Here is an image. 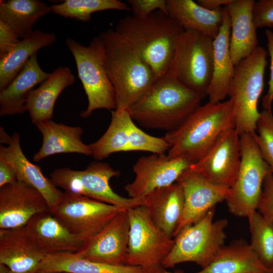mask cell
I'll return each instance as SVG.
<instances>
[{"mask_svg":"<svg viewBox=\"0 0 273 273\" xmlns=\"http://www.w3.org/2000/svg\"><path fill=\"white\" fill-rule=\"evenodd\" d=\"M114 30L152 69L157 79L169 70L185 31L160 10L142 19L127 15L119 21Z\"/></svg>","mask_w":273,"mask_h":273,"instance_id":"6da1fadb","label":"cell"},{"mask_svg":"<svg viewBox=\"0 0 273 273\" xmlns=\"http://www.w3.org/2000/svg\"><path fill=\"white\" fill-rule=\"evenodd\" d=\"M204 97L182 84L169 70L127 111L141 126L169 132L200 106Z\"/></svg>","mask_w":273,"mask_h":273,"instance_id":"7a4b0ae2","label":"cell"},{"mask_svg":"<svg viewBox=\"0 0 273 273\" xmlns=\"http://www.w3.org/2000/svg\"><path fill=\"white\" fill-rule=\"evenodd\" d=\"M233 127L232 100L208 102L197 107L177 128L163 136L170 146L167 155L195 163L225 131Z\"/></svg>","mask_w":273,"mask_h":273,"instance_id":"3957f363","label":"cell"},{"mask_svg":"<svg viewBox=\"0 0 273 273\" xmlns=\"http://www.w3.org/2000/svg\"><path fill=\"white\" fill-rule=\"evenodd\" d=\"M99 36L103 43L106 70L115 91L116 109L127 110L143 96L156 77L114 29Z\"/></svg>","mask_w":273,"mask_h":273,"instance_id":"277c9868","label":"cell"},{"mask_svg":"<svg viewBox=\"0 0 273 273\" xmlns=\"http://www.w3.org/2000/svg\"><path fill=\"white\" fill-rule=\"evenodd\" d=\"M267 51L258 47L235 66L229 97L233 101L235 128L239 135L253 133L260 116L258 103L264 87Z\"/></svg>","mask_w":273,"mask_h":273,"instance_id":"5b68a950","label":"cell"},{"mask_svg":"<svg viewBox=\"0 0 273 273\" xmlns=\"http://www.w3.org/2000/svg\"><path fill=\"white\" fill-rule=\"evenodd\" d=\"M215 208L199 221L184 226L174 239V244L162 265L165 269L187 262L202 268L207 266L224 245L228 225L226 219L214 220Z\"/></svg>","mask_w":273,"mask_h":273,"instance_id":"8992f818","label":"cell"},{"mask_svg":"<svg viewBox=\"0 0 273 273\" xmlns=\"http://www.w3.org/2000/svg\"><path fill=\"white\" fill-rule=\"evenodd\" d=\"M65 42L74 57L78 77L87 98V108L80 116L87 118L99 109L115 110V91L105 67L104 49L100 37H95L88 46L71 38H67Z\"/></svg>","mask_w":273,"mask_h":273,"instance_id":"52a82bcc","label":"cell"},{"mask_svg":"<svg viewBox=\"0 0 273 273\" xmlns=\"http://www.w3.org/2000/svg\"><path fill=\"white\" fill-rule=\"evenodd\" d=\"M240 142V165L225 201L232 214L248 218L257 210L264 179L271 171L252 133L241 135Z\"/></svg>","mask_w":273,"mask_h":273,"instance_id":"ba28073f","label":"cell"},{"mask_svg":"<svg viewBox=\"0 0 273 273\" xmlns=\"http://www.w3.org/2000/svg\"><path fill=\"white\" fill-rule=\"evenodd\" d=\"M119 175L120 172L108 163L95 161L82 170L68 167L56 169L50 177L57 187L68 193L87 197L126 210L143 205L144 197L126 198L113 191L110 179Z\"/></svg>","mask_w":273,"mask_h":273,"instance_id":"9c48e42d","label":"cell"},{"mask_svg":"<svg viewBox=\"0 0 273 273\" xmlns=\"http://www.w3.org/2000/svg\"><path fill=\"white\" fill-rule=\"evenodd\" d=\"M127 210L129 233L126 264L140 267L145 273H163L162 263L172 248L174 239L153 222L143 205Z\"/></svg>","mask_w":273,"mask_h":273,"instance_id":"30bf717a","label":"cell"},{"mask_svg":"<svg viewBox=\"0 0 273 273\" xmlns=\"http://www.w3.org/2000/svg\"><path fill=\"white\" fill-rule=\"evenodd\" d=\"M213 62V39L198 31L185 30L169 70L182 84L205 96Z\"/></svg>","mask_w":273,"mask_h":273,"instance_id":"8fae6325","label":"cell"},{"mask_svg":"<svg viewBox=\"0 0 273 273\" xmlns=\"http://www.w3.org/2000/svg\"><path fill=\"white\" fill-rule=\"evenodd\" d=\"M124 210L126 209L64 192L60 202L51 213L72 232L87 240Z\"/></svg>","mask_w":273,"mask_h":273,"instance_id":"7c38bea8","label":"cell"},{"mask_svg":"<svg viewBox=\"0 0 273 273\" xmlns=\"http://www.w3.org/2000/svg\"><path fill=\"white\" fill-rule=\"evenodd\" d=\"M240 162V135L233 127L225 131L207 153L189 168L214 184L230 188Z\"/></svg>","mask_w":273,"mask_h":273,"instance_id":"4fadbf2b","label":"cell"},{"mask_svg":"<svg viewBox=\"0 0 273 273\" xmlns=\"http://www.w3.org/2000/svg\"><path fill=\"white\" fill-rule=\"evenodd\" d=\"M191 164L185 158H170L165 154L142 156L133 165V180L124 189L129 198H144L156 189L174 184Z\"/></svg>","mask_w":273,"mask_h":273,"instance_id":"5bb4252c","label":"cell"},{"mask_svg":"<svg viewBox=\"0 0 273 273\" xmlns=\"http://www.w3.org/2000/svg\"><path fill=\"white\" fill-rule=\"evenodd\" d=\"M129 233L127 210L118 213L101 231L86 240L78 252L79 257L89 261L126 264Z\"/></svg>","mask_w":273,"mask_h":273,"instance_id":"9a60e30c","label":"cell"},{"mask_svg":"<svg viewBox=\"0 0 273 273\" xmlns=\"http://www.w3.org/2000/svg\"><path fill=\"white\" fill-rule=\"evenodd\" d=\"M182 187L184 210L174 237L181 229L201 219L215 206L229 196L230 188L214 184L189 167L176 181Z\"/></svg>","mask_w":273,"mask_h":273,"instance_id":"2e32d148","label":"cell"},{"mask_svg":"<svg viewBox=\"0 0 273 273\" xmlns=\"http://www.w3.org/2000/svg\"><path fill=\"white\" fill-rule=\"evenodd\" d=\"M48 212L44 197L26 183L17 180L0 187V229L24 226L34 216Z\"/></svg>","mask_w":273,"mask_h":273,"instance_id":"e0dca14e","label":"cell"},{"mask_svg":"<svg viewBox=\"0 0 273 273\" xmlns=\"http://www.w3.org/2000/svg\"><path fill=\"white\" fill-rule=\"evenodd\" d=\"M25 227L34 242L47 255L78 252L86 240L70 231L50 212L34 216Z\"/></svg>","mask_w":273,"mask_h":273,"instance_id":"ac0fdd59","label":"cell"},{"mask_svg":"<svg viewBox=\"0 0 273 273\" xmlns=\"http://www.w3.org/2000/svg\"><path fill=\"white\" fill-rule=\"evenodd\" d=\"M0 159L13 167L18 180L26 183L41 194L48 204L51 213L54 211L63 192L43 174L39 166L27 158L21 149L20 135L17 132L11 136L7 146L1 145Z\"/></svg>","mask_w":273,"mask_h":273,"instance_id":"d6986e66","label":"cell"},{"mask_svg":"<svg viewBox=\"0 0 273 273\" xmlns=\"http://www.w3.org/2000/svg\"><path fill=\"white\" fill-rule=\"evenodd\" d=\"M47 255L34 242L25 226L0 229V263L12 273H33Z\"/></svg>","mask_w":273,"mask_h":273,"instance_id":"ffe728a7","label":"cell"},{"mask_svg":"<svg viewBox=\"0 0 273 273\" xmlns=\"http://www.w3.org/2000/svg\"><path fill=\"white\" fill-rule=\"evenodd\" d=\"M223 10L222 24L213 40V71L205 93L209 102L214 103L224 101L229 96L235 68L230 52L231 22L227 6Z\"/></svg>","mask_w":273,"mask_h":273,"instance_id":"44dd1931","label":"cell"},{"mask_svg":"<svg viewBox=\"0 0 273 273\" xmlns=\"http://www.w3.org/2000/svg\"><path fill=\"white\" fill-rule=\"evenodd\" d=\"M143 206L153 222L170 238L174 237L184 210V195L177 182L144 197Z\"/></svg>","mask_w":273,"mask_h":273,"instance_id":"7402d4cb","label":"cell"},{"mask_svg":"<svg viewBox=\"0 0 273 273\" xmlns=\"http://www.w3.org/2000/svg\"><path fill=\"white\" fill-rule=\"evenodd\" d=\"M253 0H233L228 6L231 22L230 52L235 66L258 47L253 19Z\"/></svg>","mask_w":273,"mask_h":273,"instance_id":"603a6c76","label":"cell"},{"mask_svg":"<svg viewBox=\"0 0 273 273\" xmlns=\"http://www.w3.org/2000/svg\"><path fill=\"white\" fill-rule=\"evenodd\" d=\"M42 138L41 146L33 156L38 162L54 154L78 153L91 156L89 145L81 140L83 130L79 126H71L57 123L52 119L36 124Z\"/></svg>","mask_w":273,"mask_h":273,"instance_id":"cb8c5ba5","label":"cell"},{"mask_svg":"<svg viewBox=\"0 0 273 273\" xmlns=\"http://www.w3.org/2000/svg\"><path fill=\"white\" fill-rule=\"evenodd\" d=\"M75 78L67 67H59L48 78L29 94L26 109L31 121L36 124L53 117L56 102L65 88L72 85Z\"/></svg>","mask_w":273,"mask_h":273,"instance_id":"d4e9b609","label":"cell"},{"mask_svg":"<svg viewBox=\"0 0 273 273\" xmlns=\"http://www.w3.org/2000/svg\"><path fill=\"white\" fill-rule=\"evenodd\" d=\"M50 73L40 68L37 53L32 55L7 88L0 92V116L23 114L30 92L47 79Z\"/></svg>","mask_w":273,"mask_h":273,"instance_id":"484cf974","label":"cell"},{"mask_svg":"<svg viewBox=\"0 0 273 273\" xmlns=\"http://www.w3.org/2000/svg\"><path fill=\"white\" fill-rule=\"evenodd\" d=\"M223 7L210 11L192 0H167V14L181 27L198 31L213 40L222 24Z\"/></svg>","mask_w":273,"mask_h":273,"instance_id":"4316f807","label":"cell"},{"mask_svg":"<svg viewBox=\"0 0 273 273\" xmlns=\"http://www.w3.org/2000/svg\"><path fill=\"white\" fill-rule=\"evenodd\" d=\"M250 247L243 240L223 245L211 262L194 273H270Z\"/></svg>","mask_w":273,"mask_h":273,"instance_id":"83f0119b","label":"cell"},{"mask_svg":"<svg viewBox=\"0 0 273 273\" xmlns=\"http://www.w3.org/2000/svg\"><path fill=\"white\" fill-rule=\"evenodd\" d=\"M56 41L55 33H45L40 30H33L29 35L20 40L0 59V92L8 87L32 55Z\"/></svg>","mask_w":273,"mask_h":273,"instance_id":"f1b7e54d","label":"cell"},{"mask_svg":"<svg viewBox=\"0 0 273 273\" xmlns=\"http://www.w3.org/2000/svg\"><path fill=\"white\" fill-rule=\"evenodd\" d=\"M38 271L65 273H145L139 266L92 261L79 257L75 252H70L47 254Z\"/></svg>","mask_w":273,"mask_h":273,"instance_id":"f546056e","label":"cell"},{"mask_svg":"<svg viewBox=\"0 0 273 273\" xmlns=\"http://www.w3.org/2000/svg\"><path fill=\"white\" fill-rule=\"evenodd\" d=\"M51 11V6L39 0L0 1V20L22 39L32 32L41 17Z\"/></svg>","mask_w":273,"mask_h":273,"instance_id":"4dcf8cb0","label":"cell"},{"mask_svg":"<svg viewBox=\"0 0 273 273\" xmlns=\"http://www.w3.org/2000/svg\"><path fill=\"white\" fill-rule=\"evenodd\" d=\"M111 113V122L105 132L89 145L91 156L97 160L114 153L129 151L128 126L132 118L126 109H115Z\"/></svg>","mask_w":273,"mask_h":273,"instance_id":"1f68e13d","label":"cell"},{"mask_svg":"<svg viewBox=\"0 0 273 273\" xmlns=\"http://www.w3.org/2000/svg\"><path fill=\"white\" fill-rule=\"evenodd\" d=\"M52 11L65 18L89 22L95 12L114 10L130 11L126 3L119 0H65L51 6Z\"/></svg>","mask_w":273,"mask_h":273,"instance_id":"d6a6232c","label":"cell"},{"mask_svg":"<svg viewBox=\"0 0 273 273\" xmlns=\"http://www.w3.org/2000/svg\"><path fill=\"white\" fill-rule=\"evenodd\" d=\"M248 220L251 234L249 245L261 263L270 270L273 266V222L257 210Z\"/></svg>","mask_w":273,"mask_h":273,"instance_id":"836d02e7","label":"cell"},{"mask_svg":"<svg viewBox=\"0 0 273 273\" xmlns=\"http://www.w3.org/2000/svg\"><path fill=\"white\" fill-rule=\"evenodd\" d=\"M256 131L257 133L252 134L273 174V114L271 110H263L260 112Z\"/></svg>","mask_w":273,"mask_h":273,"instance_id":"e575fe53","label":"cell"},{"mask_svg":"<svg viewBox=\"0 0 273 273\" xmlns=\"http://www.w3.org/2000/svg\"><path fill=\"white\" fill-rule=\"evenodd\" d=\"M129 151H147L153 154H165L169 145L164 136L156 137L145 133L137 127L132 119L128 126Z\"/></svg>","mask_w":273,"mask_h":273,"instance_id":"d590c367","label":"cell"},{"mask_svg":"<svg viewBox=\"0 0 273 273\" xmlns=\"http://www.w3.org/2000/svg\"><path fill=\"white\" fill-rule=\"evenodd\" d=\"M126 3L132 16L138 18H145L158 10L167 13V0H128Z\"/></svg>","mask_w":273,"mask_h":273,"instance_id":"8d00e7d4","label":"cell"},{"mask_svg":"<svg viewBox=\"0 0 273 273\" xmlns=\"http://www.w3.org/2000/svg\"><path fill=\"white\" fill-rule=\"evenodd\" d=\"M257 211L264 218L273 222V174L269 172L265 177Z\"/></svg>","mask_w":273,"mask_h":273,"instance_id":"74e56055","label":"cell"},{"mask_svg":"<svg viewBox=\"0 0 273 273\" xmlns=\"http://www.w3.org/2000/svg\"><path fill=\"white\" fill-rule=\"evenodd\" d=\"M253 19L256 29L273 27V0L254 1Z\"/></svg>","mask_w":273,"mask_h":273,"instance_id":"f35d334b","label":"cell"},{"mask_svg":"<svg viewBox=\"0 0 273 273\" xmlns=\"http://www.w3.org/2000/svg\"><path fill=\"white\" fill-rule=\"evenodd\" d=\"M265 35L267 40V52L270 59V74L267 92L262 98V105L263 110H271L273 102V32L266 29Z\"/></svg>","mask_w":273,"mask_h":273,"instance_id":"ab89813d","label":"cell"},{"mask_svg":"<svg viewBox=\"0 0 273 273\" xmlns=\"http://www.w3.org/2000/svg\"><path fill=\"white\" fill-rule=\"evenodd\" d=\"M20 40L13 30L0 20V59L11 51Z\"/></svg>","mask_w":273,"mask_h":273,"instance_id":"60d3db41","label":"cell"},{"mask_svg":"<svg viewBox=\"0 0 273 273\" xmlns=\"http://www.w3.org/2000/svg\"><path fill=\"white\" fill-rule=\"evenodd\" d=\"M17 180L16 172L8 163L0 159V187Z\"/></svg>","mask_w":273,"mask_h":273,"instance_id":"b9f144b4","label":"cell"},{"mask_svg":"<svg viewBox=\"0 0 273 273\" xmlns=\"http://www.w3.org/2000/svg\"><path fill=\"white\" fill-rule=\"evenodd\" d=\"M233 0H197L196 2L201 7L210 11H216L228 6Z\"/></svg>","mask_w":273,"mask_h":273,"instance_id":"7bdbcfd3","label":"cell"},{"mask_svg":"<svg viewBox=\"0 0 273 273\" xmlns=\"http://www.w3.org/2000/svg\"><path fill=\"white\" fill-rule=\"evenodd\" d=\"M1 143L3 144H9L11 136H10L4 130V128L1 127L0 128Z\"/></svg>","mask_w":273,"mask_h":273,"instance_id":"ee69618b","label":"cell"},{"mask_svg":"<svg viewBox=\"0 0 273 273\" xmlns=\"http://www.w3.org/2000/svg\"><path fill=\"white\" fill-rule=\"evenodd\" d=\"M0 273H12L10 269L5 264L0 263Z\"/></svg>","mask_w":273,"mask_h":273,"instance_id":"f6af8a7d","label":"cell"},{"mask_svg":"<svg viewBox=\"0 0 273 273\" xmlns=\"http://www.w3.org/2000/svg\"><path fill=\"white\" fill-rule=\"evenodd\" d=\"M163 273H184V272L181 270H177L173 272L168 271L165 270Z\"/></svg>","mask_w":273,"mask_h":273,"instance_id":"bcb514c9","label":"cell"},{"mask_svg":"<svg viewBox=\"0 0 273 273\" xmlns=\"http://www.w3.org/2000/svg\"><path fill=\"white\" fill-rule=\"evenodd\" d=\"M33 273H65V272H49V271H37Z\"/></svg>","mask_w":273,"mask_h":273,"instance_id":"7dc6e473","label":"cell"},{"mask_svg":"<svg viewBox=\"0 0 273 273\" xmlns=\"http://www.w3.org/2000/svg\"><path fill=\"white\" fill-rule=\"evenodd\" d=\"M270 273H273V266L270 269Z\"/></svg>","mask_w":273,"mask_h":273,"instance_id":"c3c4849f","label":"cell"}]
</instances>
